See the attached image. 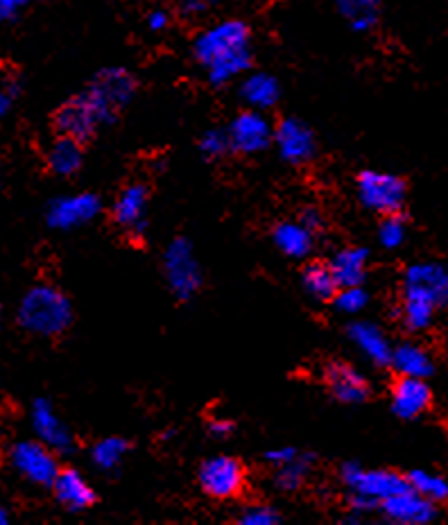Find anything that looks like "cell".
I'll return each mask as SVG.
<instances>
[{"label":"cell","mask_w":448,"mask_h":525,"mask_svg":"<svg viewBox=\"0 0 448 525\" xmlns=\"http://www.w3.org/2000/svg\"><path fill=\"white\" fill-rule=\"evenodd\" d=\"M193 53L215 86H222L252 66L249 53V28L243 21H222L204 30L195 39Z\"/></svg>","instance_id":"cell-1"},{"label":"cell","mask_w":448,"mask_h":525,"mask_svg":"<svg viewBox=\"0 0 448 525\" xmlns=\"http://www.w3.org/2000/svg\"><path fill=\"white\" fill-rule=\"evenodd\" d=\"M448 306V268L442 263H415L406 270L401 292V320L408 331H426L439 308Z\"/></svg>","instance_id":"cell-2"},{"label":"cell","mask_w":448,"mask_h":525,"mask_svg":"<svg viewBox=\"0 0 448 525\" xmlns=\"http://www.w3.org/2000/svg\"><path fill=\"white\" fill-rule=\"evenodd\" d=\"M19 324L41 338L62 335L73 324L71 299L55 286H34L21 299Z\"/></svg>","instance_id":"cell-3"},{"label":"cell","mask_w":448,"mask_h":525,"mask_svg":"<svg viewBox=\"0 0 448 525\" xmlns=\"http://www.w3.org/2000/svg\"><path fill=\"white\" fill-rule=\"evenodd\" d=\"M342 483L351 492L353 505L358 510H374L385 498L410 487L408 476L387 469H363L358 462H347L342 467Z\"/></svg>","instance_id":"cell-4"},{"label":"cell","mask_w":448,"mask_h":525,"mask_svg":"<svg viewBox=\"0 0 448 525\" xmlns=\"http://www.w3.org/2000/svg\"><path fill=\"white\" fill-rule=\"evenodd\" d=\"M356 188H358L360 202L374 213L394 215V213H401L403 206H406L408 186L401 177L390 175V172H376V170L360 172L356 179Z\"/></svg>","instance_id":"cell-5"},{"label":"cell","mask_w":448,"mask_h":525,"mask_svg":"<svg viewBox=\"0 0 448 525\" xmlns=\"http://www.w3.org/2000/svg\"><path fill=\"white\" fill-rule=\"evenodd\" d=\"M163 274L179 301H188L202 288V268L186 238H177L168 245L163 254Z\"/></svg>","instance_id":"cell-6"},{"label":"cell","mask_w":448,"mask_h":525,"mask_svg":"<svg viewBox=\"0 0 448 525\" xmlns=\"http://www.w3.org/2000/svg\"><path fill=\"white\" fill-rule=\"evenodd\" d=\"M91 100L96 102V107L100 109L105 123H111L116 118V114L125 105H129V100L134 98L136 93V82L134 77L129 75L125 68H105L96 75V80L86 89Z\"/></svg>","instance_id":"cell-7"},{"label":"cell","mask_w":448,"mask_h":525,"mask_svg":"<svg viewBox=\"0 0 448 525\" xmlns=\"http://www.w3.org/2000/svg\"><path fill=\"white\" fill-rule=\"evenodd\" d=\"M10 458H12V467L19 471L25 480H30L32 485L53 487L57 473L62 471L59 469L55 451L41 440L37 442L25 440L14 444Z\"/></svg>","instance_id":"cell-8"},{"label":"cell","mask_w":448,"mask_h":525,"mask_svg":"<svg viewBox=\"0 0 448 525\" xmlns=\"http://www.w3.org/2000/svg\"><path fill=\"white\" fill-rule=\"evenodd\" d=\"M200 487L218 501L238 496L245 487L243 464L229 455H215L200 467Z\"/></svg>","instance_id":"cell-9"},{"label":"cell","mask_w":448,"mask_h":525,"mask_svg":"<svg viewBox=\"0 0 448 525\" xmlns=\"http://www.w3.org/2000/svg\"><path fill=\"white\" fill-rule=\"evenodd\" d=\"M55 125L62 136H71L75 141H86L96 134V129L100 125H105V118H102L100 109L96 107V102L91 100L89 93H80L66 102V105L57 111Z\"/></svg>","instance_id":"cell-10"},{"label":"cell","mask_w":448,"mask_h":525,"mask_svg":"<svg viewBox=\"0 0 448 525\" xmlns=\"http://www.w3.org/2000/svg\"><path fill=\"white\" fill-rule=\"evenodd\" d=\"M231 150L238 154H258L274 143V127L261 111L247 109L229 125Z\"/></svg>","instance_id":"cell-11"},{"label":"cell","mask_w":448,"mask_h":525,"mask_svg":"<svg viewBox=\"0 0 448 525\" xmlns=\"http://www.w3.org/2000/svg\"><path fill=\"white\" fill-rule=\"evenodd\" d=\"M100 211H102L100 197L93 193L57 197V200L48 204L46 222L50 229L71 231L80 225H86V222H91Z\"/></svg>","instance_id":"cell-12"},{"label":"cell","mask_w":448,"mask_h":525,"mask_svg":"<svg viewBox=\"0 0 448 525\" xmlns=\"http://www.w3.org/2000/svg\"><path fill=\"white\" fill-rule=\"evenodd\" d=\"M274 143H277L281 159L292 166H304V163L313 161L317 152L313 129L297 118L281 120L279 127L274 129Z\"/></svg>","instance_id":"cell-13"},{"label":"cell","mask_w":448,"mask_h":525,"mask_svg":"<svg viewBox=\"0 0 448 525\" xmlns=\"http://www.w3.org/2000/svg\"><path fill=\"white\" fill-rule=\"evenodd\" d=\"M381 507L387 519L401 525H424L435 521L437 516V503L417 494L412 487H406L403 492L385 498Z\"/></svg>","instance_id":"cell-14"},{"label":"cell","mask_w":448,"mask_h":525,"mask_svg":"<svg viewBox=\"0 0 448 525\" xmlns=\"http://www.w3.org/2000/svg\"><path fill=\"white\" fill-rule=\"evenodd\" d=\"M32 428L37 433V440L50 446L55 453H71L75 440L62 419L53 408V403L46 399H37L32 406Z\"/></svg>","instance_id":"cell-15"},{"label":"cell","mask_w":448,"mask_h":525,"mask_svg":"<svg viewBox=\"0 0 448 525\" xmlns=\"http://www.w3.org/2000/svg\"><path fill=\"white\" fill-rule=\"evenodd\" d=\"M433 403V392L426 378L401 376L392 385V412L399 419H417L424 415Z\"/></svg>","instance_id":"cell-16"},{"label":"cell","mask_w":448,"mask_h":525,"mask_svg":"<svg viewBox=\"0 0 448 525\" xmlns=\"http://www.w3.org/2000/svg\"><path fill=\"white\" fill-rule=\"evenodd\" d=\"M326 385L333 394V399L340 403H363L369 397V383L363 374L347 363H333L326 367Z\"/></svg>","instance_id":"cell-17"},{"label":"cell","mask_w":448,"mask_h":525,"mask_svg":"<svg viewBox=\"0 0 448 525\" xmlns=\"http://www.w3.org/2000/svg\"><path fill=\"white\" fill-rule=\"evenodd\" d=\"M53 492L59 505H64L71 512H82L96 503V492L86 483V478L77 469H62L57 473Z\"/></svg>","instance_id":"cell-18"},{"label":"cell","mask_w":448,"mask_h":525,"mask_svg":"<svg viewBox=\"0 0 448 525\" xmlns=\"http://www.w3.org/2000/svg\"><path fill=\"white\" fill-rule=\"evenodd\" d=\"M349 340L363 351L367 360L374 365H390L392 363V344L387 342L385 333L372 322H353L349 326Z\"/></svg>","instance_id":"cell-19"},{"label":"cell","mask_w":448,"mask_h":525,"mask_svg":"<svg viewBox=\"0 0 448 525\" xmlns=\"http://www.w3.org/2000/svg\"><path fill=\"white\" fill-rule=\"evenodd\" d=\"M145 211H148V188L143 184L125 186L114 202V220L123 229L143 231Z\"/></svg>","instance_id":"cell-20"},{"label":"cell","mask_w":448,"mask_h":525,"mask_svg":"<svg viewBox=\"0 0 448 525\" xmlns=\"http://www.w3.org/2000/svg\"><path fill=\"white\" fill-rule=\"evenodd\" d=\"M272 240L279 252L286 254L288 258H306L310 252H313L315 231L304 225L301 220L279 222V225L274 227Z\"/></svg>","instance_id":"cell-21"},{"label":"cell","mask_w":448,"mask_h":525,"mask_svg":"<svg viewBox=\"0 0 448 525\" xmlns=\"http://www.w3.org/2000/svg\"><path fill=\"white\" fill-rule=\"evenodd\" d=\"M331 270L342 286H365L369 252L365 247H344L331 258Z\"/></svg>","instance_id":"cell-22"},{"label":"cell","mask_w":448,"mask_h":525,"mask_svg":"<svg viewBox=\"0 0 448 525\" xmlns=\"http://www.w3.org/2000/svg\"><path fill=\"white\" fill-rule=\"evenodd\" d=\"M394 372L399 376H415V378H428L435 372V363L430 358L424 347H419L415 342H403L392 351Z\"/></svg>","instance_id":"cell-23"},{"label":"cell","mask_w":448,"mask_h":525,"mask_svg":"<svg viewBox=\"0 0 448 525\" xmlns=\"http://www.w3.org/2000/svg\"><path fill=\"white\" fill-rule=\"evenodd\" d=\"M281 96L279 82L267 73H254L245 77V82L240 84V98L247 102L249 109H270L277 105Z\"/></svg>","instance_id":"cell-24"},{"label":"cell","mask_w":448,"mask_h":525,"mask_svg":"<svg viewBox=\"0 0 448 525\" xmlns=\"http://www.w3.org/2000/svg\"><path fill=\"white\" fill-rule=\"evenodd\" d=\"M48 166L59 177H71L82 168V145L71 136H59L48 150Z\"/></svg>","instance_id":"cell-25"},{"label":"cell","mask_w":448,"mask_h":525,"mask_svg":"<svg viewBox=\"0 0 448 525\" xmlns=\"http://www.w3.org/2000/svg\"><path fill=\"white\" fill-rule=\"evenodd\" d=\"M301 283L310 297L317 301H333L335 292L340 290V283L335 279L329 263H310L306 270L301 272Z\"/></svg>","instance_id":"cell-26"},{"label":"cell","mask_w":448,"mask_h":525,"mask_svg":"<svg viewBox=\"0 0 448 525\" xmlns=\"http://www.w3.org/2000/svg\"><path fill=\"white\" fill-rule=\"evenodd\" d=\"M335 3L356 32H369L378 23V0H335Z\"/></svg>","instance_id":"cell-27"},{"label":"cell","mask_w":448,"mask_h":525,"mask_svg":"<svg viewBox=\"0 0 448 525\" xmlns=\"http://www.w3.org/2000/svg\"><path fill=\"white\" fill-rule=\"evenodd\" d=\"M408 483L417 494L428 498V501H433V503L448 501V480L442 476H437V473H430L424 469L410 471Z\"/></svg>","instance_id":"cell-28"},{"label":"cell","mask_w":448,"mask_h":525,"mask_svg":"<svg viewBox=\"0 0 448 525\" xmlns=\"http://www.w3.org/2000/svg\"><path fill=\"white\" fill-rule=\"evenodd\" d=\"M127 449L129 444L123 440V437H105V440H100L96 446H93L91 451L93 464L102 471H114L120 467V462H123Z\"/></svg>","instance_id":"cell-29"},{"label":"cell","mask_w":448,"mask_h":525,"mask_svg":"<svg viewBox=\"0 0 448 525\" xmlns=\"http://www.w3.org/2000/svg\"><path fill=\"white\" fill-rule=\"evenodd\" d=\"M313 458H301L297 455L295 460H290L288 464H283V467H277V483L279 489L283 492H297V489L306 483L308 478V471H310V462Z\"/></svg>","instance_id":"cell-30"},{"label":"cell","mask_w":448,"mask_h":525,"mask_svg":"<svg viewBox=\"0 0 448 525\" xmlns=\"http://www.w3.org/2000/svg\"><path fill=\"white\" fill-rule=\"evenodd\" d=\"M333 304L342 313L358 315L363 313L369 304V292L365 290V286H342L338 292H335Z\"/></svg>","instance_id":"cell-31"},{"label":"cell","mask_w":448,"mask_h":525,"mask_svg":"<svg viewBox=\"0 0 448 525\" xmlns=\"http://www.w3.org/2000/svg\"><path fill=\"white\" fill-rule=\"evenodd\" d=\"M406 220L401 218L399 213L394 215H385V220L381 222V229H378V238H381V245L385 249H396L403 245V240H406Z\"/></svg>","instance_id":"cell-32"},{"label":"cell","mask_w":448,"mask_h":525,"mask_svg":"<svg viewBox=\"0 0 448 525\" xmlns=\"http://www.w3.org/2000/svg\"><path fill=\"white\" fill-rule=\"evenodd\" d=\"M200 150L204 157H209V159L224 157V154L231 150L229 132H220V129H211V132H206L200 141Z\"/></svg>","instance_id":"cell-33"},{"label":"cell","mask_w":448,"mask_h":525,"mask_svg":"<svg viewBox=\"0 0 448 525\" xmlns=\"http://www.w3.org/2000/svg\"><path fill=\"white\" fill-rule=\"evenodd\" d=\"M243 525H277L281 521L279 512L270 505H249L238 519Z\"/></svg>","instance_id":"cell-34"},{"label":"cell","mask_w":448,"mask_h":525,"mask_svg":"<svg viewBox=\"0 0 448 525\" xmlns=\"http://www.w3.org/2000/svg\"><path fill=\"white\" fill-rule=\"evenodd\" d=\"M215 3H218V0H179V12H182L186 19H197V16L211 12Z\"/></svg>","instance_id":"cell-35"},{"label":"cell","mask_w":448,"mask_h":525,"mask_svg":"<svg viewBox=\"0 0 448 525\" xmlns=\"http://www.w3.org/2000/svg\"><path fill=\"white\" fill-rule=\"evenodd\" d=\"M30 3L32 0H0V23L16 19Z\"/></svg>","instance_id":"cell-36"},{"label":"cell","mask_w":448,"mask_h":525,"mask_svg":"<svg viewBox=\"0 0 448 525\" xmlns=\"http://www.w3.org/2000/svg\"><path fill=\"white\" fill-rule=\"evenodd\" d=\"M299 455L297 449H292V446H281V449H272L265 453V460L272 464V467H283V464H288L290 460H295Z\"/></svg>","instance_id":"cell-37"},{"label":"cell","mask_w":448,"mask_h":525,"mask_svg":"<svg viewBox=\"0 0 448 525\" xmlns=\"http://www.w3.org/2000/svg\"><path fill=\"white\" fill-rule=\"evenodd\" d=\"M168 21H170V16L166 10H154L150 16H148V28L152 32H161V30H166L168 28Z\"/></svg>","instance_id":"cell-38"},{"label":"cell","mask_w":448,"mask_h":525,"mask_svg":"<svg viewBox=\"0 0 448 525\" xmlns=\"http://www.w3.org/2000/svg\"><path fill=\"white\" fill-rule=\"evenodd\" d=\"M14 96H16V86H12V89H0V118H5L7 111L12 109Z\"/></svg>","instance_id":"cell-39"},{"label":"cell","mask_w":448,"mask_h":525,"mask_svg":"<svg viewBox=\"0 0 448 525\" xmlns=\"http://www.w3.org/2000/svg\"><path fill=\"white\" fill-rule=\"evenodd\" d=\"M209 430H211V435H215V437H227L231 430H234V424H231V421L215 419V421H211Z\"/></svg>","instance_id":"cell-40"},{"label":"cell","mask_w":448,"mask_h":525,"mask_svg":"<svg viewBox=\"0 0 448 525\" xmlns=\"http://www.w3.org/2000/svg\"><path fill=\"white\" fill-rule=\"evenodd\" d=\"M301 222H304V225H308L310 229L315 231L317 227L322 225V215L317 213L315 209H306V211H304V215H301Z\"/></svg>","instance_id":"cell-41"},{"label":"cell","mask_w":448,"mask_h":525,"mask_svg":"<svg viewBox=\"0 0 448 525\" xmlns=\"http://www.w3.org/2000/svg\"><path fill=\"white\" fill-rule=\"evenodd\" d=\"M5 523H10V512H7L5 507H0V525H5Z\"/></svg>","instance_id":"cell-42"},{"label":"cell","mask_w":448,"mask_h":525,"mask_svg":"<svg viewBox=\"0 0 448 525\" xmlns=\"http://www.w3.org/2000/svg\"><path fill=\"white\" fill-rule=\"evenodd\" d=\"M0 326H3V308H0Z\"/></svg>","instance_id":"cell-43"}]
</instances>
